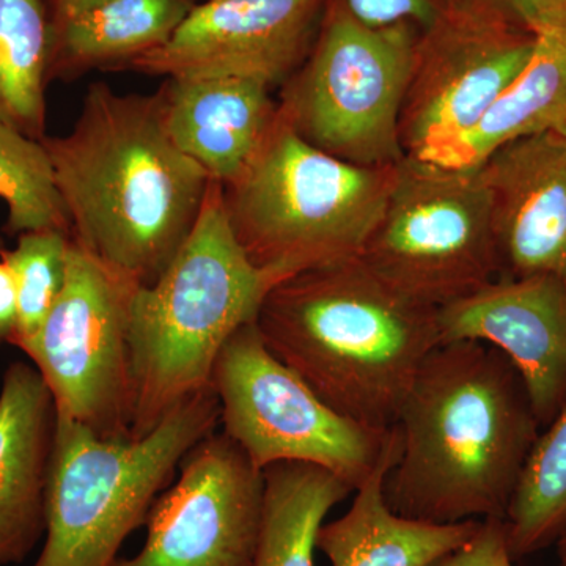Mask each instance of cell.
Masks as SVG:
<instances>
[{"mask_svg":"<svg viewBox=\"0 0 566 566\" xmlns=\"http://www.w3.org/2000/svg\"><path fill=\"white\" fill-rule=\"evenodd\" d=\"M106 0H52L51 21L52 31L62 28L66 22L76 20L81 14L87 13Z\"/></svg>","mask_w":566,"mask_h":566,"instance_id":"obj_30","label":"cell"},{"mask_svg":"<svg viewBox=\"0 0 566 566\" xmlns=\"http://www.w3.org/2000/svg\"><path fill=\"white\" fill-rule=\"evenodd\" d=\"M327 0H205L163 46L134 59L151 76L241 77L282 87L314 46Z\"/></svg>","mask_w":566,"mask_h":566,"instance_id":"obj_13","label":"cell"},{"mask_svg":"<svg viewBox=\"0 0 566 566\" xmlns=\"http://www.w3.org/2000/svg\"><path fill=\"white\" fill-rule=\"evenodd\" d=\"M263 475L262 527L253 566H315L319 528L353 488L314 464H271Z\"/></svg>","mask_w":566,"mask_h":566,"instance_id":"obj_21","label":"cell"},{"mask_svg":"<svg viewBox=\"0 0 566 566\" xmlns=\"http://www.w3.org/2000/svg\"><path fill=\"white\" fill-rule=\"evenodd\" d=\"M277 281L245 255L211 181L188 240L133 301L132 438L151 433L182 401L210 389L216 360Z\"/></svg>","mask_w":566,"mask_h":566,"instance_id":"obj_4","label":"cell"},{"mask_svg":"<svg viewBox=\"0 0 566 566\" xmlns=\"http://www.w3.org/2000/svg\"><path fill=\"white\" fill-rule=\"evenodd\" d=\"M419 25L371 28L327 0L314 46L282 85L279 115L315 148L364 167L405 158L400 118Z\"/></svg>","mask_w":566,"mask_h":566,"instance_id":"obj_7","label":"cell"},{"mask_svg":"<svg viewBox=\"0 0 566 566\" xmlns=\"http://www.w3.org/2000/svg\"><path fill=\"white\" fill-rule=\"evenodd\" d=\"M6 251V243H3L2 234H0V253Z\"/></svg>","mask_w":566,"mask_h":566,"instance_id":"obj_32","label":"cell"},{"mask_svg":"<svg viewBox=\"0 0 566 566\" xmlns=\"http://www.w3.org/2000/svg\"><path fill=\"white\" fill-rule=\"evenodd\" d=\"M453 2L455 0H346L354 17L371 28L412 22L422 31Z\"/></svg>","mask_w":566,"mask_h":566,"instance_id":"obj_26","label":"cell"},{"mask_svg":"<svg viewBox=\"0 0 566 566\" xmlns=\"http://www.w3.org/2000/svg\"><path fill=\"white\" fill-rule=\"evenodd\" d=\"M264 345L354 422L389 431L423 360L438 311L401 296L359 256L283 279L255 319Z\"/></svg>","mask_w":566,"mask_h":566,"instance_id":"obj_3","label":"cell"},{"mask_svg":"<svg viewBox=\"0 0 566 566\" xmlns=\"http://www.w3.org/2000/svg\"><path fill=\"white\" fill-rule=\"evenodd\" d=\"M55 420L39 370L11 364L0 387V566L20 564L44 535Z\"/></svg>","mask_w":566,"mask_h":566,"instance_id":"obj_17","label":"cell"},{"mask_svg":"<svg viewBox=\"0 0 566 566\" xmlns=\"http://www.w3.org/2000/svg\"><path fill=\"white\" fill-rule=\"evenodd\" d=\"M502 11L531 32H539L566 13V0H479Z\"/></svg>","mask_w":566,"mask_h":566,"instance_id":"obj_28","label":"cell"},{"mask_svg":"<svg viewBox=\"0 0 566 566\" xmlns=\"http://www.w3.org/2000/svg\"><path fill=\"white\" fill-rule=\"evenodd\" d=\"M223 433L264 471L277 463L319 465L363 485L385 455L392 430L354 422L311 389L264 345L255 322L223 346L211 375Z\"/></svg>","mask_w":566,"mask_h":566,"instance_id":"obj_9","label":"cell"},{"mask_svg":"<svg viewBox=\"0 0 566 566\" xmlns=\"http://www.w3.org/2000/svg\"><path fill=\"white\" fill-rule=\"evenodd\" d=\"M557 546V566H566V534L560 536V539L556 543Z\"/></svg>","mask_w":566,"mask_h":566,"instance_id":"obj_31","label":"cell"},{"mask_svg":"<svg viewBox=\"0 0 566 566\" xmlns=\"http://www.w3.org/2000/svg\"><path fill=\"white\" fill-rule=\"evenodd\" d=\"M387 505L427 523L505 520L539 428L504 354L482 342L436 346L406 395Z\"/></svg>","mask_w":566,"mask_h":566,"instance_id":"obj_2","label":"cell"},{"mask_svg":"<svg viewBox=\"0 0 566 566\" xmlns=\"http://www.w3.org/2000/svg\"><path fill=\"white\" fill-rule=\"evenodd\" d=\"M214 390L192 395L140 439H106L57 416L43 549L33 566H112L182 458L216 431Z\"/></svg>","mask_w":566,"mask_h":566,"instance_id":"obj_6","label":"cell"},{"mask_svg":"<svg viewBox=\"0 0 566 566\" xmlns=\"http://www.w3.org/2000/svg\"><path fill=\"white\" fill-rule=\"evenodd\" d=\"M359 259L395 292L434 311L502 277L493 197L479 167L405 156Z\"/></svg>","mask_w":566,"mask_h":566,"instance_id":"obj_8","label":"cell"},{"mask_svg":"<svg viewBox=\"0 0 566 566\" xmlns=\"http://www.w3.org/2000/svg\"><path fill=\"white\" fill-rule=\"evenodd\" d=\"M18 294L13 274L0 259V346L11 344L18 329Z\"/></svg>","mask_w":566,"mask_h":566,"instance_id":"obj_29","label":"cell"},{"mask_svg":"<svg viewBox=\"0 0 566 566\" xmlns=\"http://www.w3.org/2000/svg\"><path fill=\"white\" fill-rule=\"evenodd\" d=\"M397 166L364 167L301 139L281 115L223 205L238 243L275 281L356 259L385 212Z\"/></svg>","mask_w":566,"mask_h":566,"instance_id":"obj_5","label":"cell"},{"mask_svg":"<svg viewBox=\"0 0 566 566\" xmlns=\"http://www.w3.org/2000/svg\"><path fill=\"white\" fill-rule=\"evenodd\" d=\"M502 520H483L465 545L431 566H515Z\"/></svg>","mask_w":566,"mask_h":566,"instance_id":"obj_27","label":"cell"},{"mask_svg":"<svg viewBox=\"0 0 566 566\" xmlns=\"http://www.w3.org/2000/svg\"><path fill=\"white\" fill-rule=\"evenodd\" d=\"M71 238L140 286L175 259L202 211L211 178L175 145L161 93H85L70 133L46 136Z\"/></svg>","mask_w":566,"mask_h":566,"instance_id":"obj_1","label":"cell"},{"mask_svg":"<svg viewBox=\"0 0 566 566\" xmlns=\"http://www.w3.org/2000/svg\"><path fill=\"white\" fill-rule=\"evenodd\" d=\"M536 35L479 0H455L420 31L400 118L409 158L438 161L520 76Z\"/></svg>","mask_w":566,"mask_h":566,"instance_id":"obj_11","label":"cell"},{"mask_svg":"<svg viewBox=\"0 0 566 566\" xmlns=\"http://www.w3.org/2000/svg\"><path fill=\"white\" fill-rule=\"evenodd\" d=\"M139 286L71 238L61 296L21 348L46 382L57 416L99 438H132V315Z\"/></svg>","mask_w":566,"mask_h":566,"instance_id":"obj_10","label":"cell"},{"mask_svg":"<svg viewBox=\"0 0 566 566\" xmlns=\"http://www.w3.org/2000/svg\"><path fill=\"white\" fill-rule=\"evenodd\" d=\"M479 169L493 197L502 277L549 275L566 290V136L509 142Z\"/></svg>","mask_w":566,"mask_h":566,"instance_id":"obj_15","label":"cell"},{"mask_svg":"<svg viewBox=\"0 0 566 566\" xmlns=\"http://www.w3.org/2000/svg\"><path fill=\"white\" fill-rule=\"evenodd\" d=\"M52 21L44 0H0V122L43 140Z\"/></svg>","mask_w":566,"mask_h":566,"instance_id":"obj_22","label":"cell"},{"mask_svg":"<svg viewBox=\"0 0 566 566\" xmlns=\"http://www.w3.org/2000/svg\"><path fill=\"white\" fill-rule=\"evenodd\" d=\"M441 344L482 342L504 354L539 428L566 405V290L549 275L499 277L438 311Z\"/></svg>","mask_w":566,"mask_h":566,"instance_id":"obj_14","label":"cell"},{"mask_svg":"<svg viewBox=\"0 0 566 566\" xmlns=\"http://www.w3.org/2000/svg\"><path fill=\"white\" fill-rule=\"evenodd\" d=\"M535 35L534 52L512 87L474 132L434 163L472 169L502 145L521 137L566 136V13Z\"/></svg>","mask_w":566,"mask_h":566,"instance_id":"obj_19","label":"cell"},{"mask_svg":"<svg viewBox=\"0 0 566 566\" xmlns=\"http://www.w3.org/2000/svg\"><path fill=\"white\" fill-rule=\"evenodd\" d=\"M159 93L175 145L222 186L255 161L279 118L271 88L252 80L174 77Z\"/></svg>","mask_w":566,"mask_h":566,"instance_id":"obj_16","label":"cell"},{"mask_svg":"<svg viewBox=\"0 0 566 566\" xmlns=\"http://www.w3.org/2000/svg\"><path fill=\"white\" fill-rule=\"evenodd\" d=\"M71 233L57 229L18 234L17 245L0 253L13 274L18 329L11 344L22 348L39 334L66 281Z\"/></svg>","mask_w":566,"mask_h":566,"instance_id":"obj_25","label":"cell"},{"mask_svg":"<svg viewBox=\"0 0 566 566\" xmlns=\"http://www.w3.org/2000/svg\"><path fill=\"white\" fill-rule=\"evenodd\" d=\"M513 558L556 545L566 534V405L539 431L504 520Z\"/></svg>","mask_w":566,"mask_h":566,"instance_id":"obj_23","label":"cell"},{"mask_svg":"<svg viewBox=\"0 0 566 566\" xmlns=\"http://www.w3.org/2000/svg\"><path fill=\"white\" fill-rule=\"evenodd\" d=\"M191 0H106L52 31V77L140 57L180 28Z\"/></svg>","mask_w":566,"mask_h":566,"instance_id":"obj_20","label":"cell"},{"mask_svg":"<svg viewBox=\"0 0 566 566\" xmlns=\"http://www.w3.org/2000/svg\"><path fill=\"white\" fill-rule=\"evenodd\" d=\"M394 427L385 455L370 476L354 490L353 505L338 520L324 523L316 549L333 566H431L465 545L482 521L436 524L397 515L387 505L386 476L400 457Z\"/></svg>","mask_w":566,"mask_h":566,"instance_id":"obj_18","label":"cell"},{"mask_svg":"<svg viewBox=\"0 0 566 566\" xmlns=\"http://www.w3.org/2000/svg\"><path fill=\"white\" fill-rule=\"evenodd\" d=\"M0 200L7 205L6 232L57 229L71 233L69 212L43 142L0 122Z\"/></svg>","mask_w":566,"mask_h":566,"instance_id":"obj_24","label":"cell"},{"mask_svg":"<svg viewBox=\"0 0 566 566\" xmlns=\"http://www.w3.org/2000/svg\"><path fill=\"white\" fill-rule=\"evenodd\" d=\"M148 513L136 556L112 566H253L264 475L226 433L205 436Z\"/></svg>","mask_w":566,"mask_h":566,"instance_id":"obj_12","label":"cell"}]
</instances>
